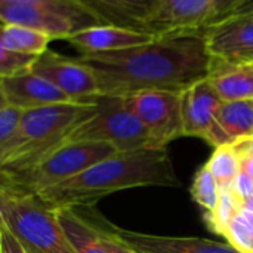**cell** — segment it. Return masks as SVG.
Instances as JSON below:
<instances>
[{
    "instance_id": "obj_15",
    "label": "cell",
    "mask_w": 253,
    "mask_h": 253,
    "mask_svg": "<svg viewBox=\"0 0 253 253\" xmlns=\"http://www.w3.org/2000/svg\"><path fill=\"white\" fill-rule=\"evenodd\" d=\"M155 39L154 36L116 26L98 24L73 33L67 42L79 51L81 55L113 52L139 46Z\"/></svg>"
},
{
    "instance_id": "obj_32",
    "label": "cell",
    "mask_w": 253,
    "mask_h": 253,
    "mask_svg": "<svg viewBox=\"0 0 253 253\" xmlns=\"http://www.w3.org/2000/svg\"><path fill=\"white\" fill-rule=\"evenodd\" d=\"M250 5H253V0H237V3H235V6H234V9L231 11L229 15H232V14L238 12L240 9L246 8V6H250ZM229 15H228V17H229Z\"/></svg>"
},
{
    "instance_id": "obj_2",
    "label": "cell",
    "mask_w": 253,
    "mask_h": 253,
    "mask_svg": "<svg viewBox=\"0 0 253 253\" xmlns=\"http://www.w3.org/2000/svg\"><path fill=\"white\" fill-rule=\"evenodd\" d=\"M139 186H180L167 149L116 154L35 195L52 209H76Z\"/></svg>"
},
{
    "instance_id": "obj_21",
    "label": "cell",
    "mask_w": 253,
    "mask_h": 253,
    "mask_svg": "<svg viewBox=\"0 0 253 253\" xmlns=\"http://www.w3.org/2000/svg\"><path fill=\"white\" fill-rule=\"evenodd\" d=\"M207 167L214 176L220 191L231 189L237 174L240 173L238 157L229 145L216 148V151L207 163Z\"/></svg>"
},
{
    "instance_id": "obj_13",
    "label": "cell",
    "mask_w": 253,
    "mask_h": 253,
    "mask_svg": "<svg viewBox=\"0 0 253 253\" xmlns=\"http://www.w3.org/2000/svg\"><path fill=\"white\" fill-rule=\"evenodd\" d=\"M0 81H2V88L8 106L20 109L23 112L52 104L75 103L54 84L33 73L32 70Z\"/></svg>"
},
{
    "instance_id": "obj_3",
    "label": "cell",
    "mask_w": 253,
    "mask_h": 253,
    "mask_svg": "<svg viewBox=\"0 0 253 253\" xmlns=\"http://www.w3.org/2000/svg\"><path fill=\"white\" fill-rule=\"evenodd\" d=\"M94 113V103H61L23 112L14 136L0 148V176L36 164L64 145L67 136Z\"/></svg>"
},
{
    "instance_id": "obj_7",
    "label": "cell",
    "mask_w": 253,
    "mask_h": 253,
    "mask_svg": "<svg viewBox=\"0 0 253 253\" xmlns=\"http://www.w3.org/2000/svg\"><path fill=\"white\" fill-rule=\"evenodd\" d=\"M124 98L146 128L151 149H167L170 142L185 136L180 92L142 91Z\"/></svg>"
},
{
    "instance_id": "obj_38",
    "label": "cell",
    "mask_w": 253,
    "mask_h": 253,
    "mask_svg": "<svg viewBox=\"0 0 253 253\" xmlns=\"http://www.w3.org/2000/svg\"><path fill=\"white\" fill-rule=\"evenodd\" d=\"M252 136H253V133H252Z\"/></svg>"
},
{
    "instance_id": "obj_19",
    "label": "cell",
    "mask_w": 253,
    "mask_h": 253,
    "mask_svg": "<svg viewBox=\"0 0 253 253\" xmlns=\"http://www.w3.org/2000/svg\"><path fill=\"white\" fill-rule=\"evenodd\" d=\"M2 39L9 51L33 57H39L46 52L49 49V43L54 41L48 35L38 30L12 24H3Z\"/></svg>"
},
{
    "instance_id": "obj_6",
    "label": "cell",
    "mask_w": 253,
    "mask_h": 253,
    "mask_svg": "<svg viewBox=\"0 0 253 253\" xmlns=\"http://www.w3.org/2000/svg\"><path fill=\"white\" fill-rule=\"evenodd\" d=\"M116 154H119L116 148L107 143L84 142L61 145L24 171L2 174L0 185L35 195Z\"/></svg>"
},
{
    "instance_id": "obj_37",
    "label": "cell",
    "mask_w": 253,
    "mask_h": 253,
    "mask_svg": "<svg viewBox=\"0 0 253 253\" xmlns=\"http://www.w3.org/2000/svg\"><path fill=\"white\" fill-rule=\"evenodd\" d=\"M252 104H253V100H252Z\"/></svg>"
},
{
    "instance_id": "obj_1",
    "label": "cell",
    "mask_w": 253,
    "mask_h": 253,
    "mask_svg": "<svg viewBox=\"0 0 253 253\" xmlns=\"http://www.w3.org/2000/svg\"><path fill=\"white\" fill-rule=\"evenodd\" d=\"M95 75L100 95L130 97L142 91L182 92L206 79L211 66L203 33L155 38L113 52L81 55Z\"/></svg>"
},
{
    "instance_id": "obj_30",
    "label": "cell",
    "mask_w": 253,
    "mask_h": 253,
    "mask_svg": "<svg viewBox=\"0 0 253 253\" xmlns=\"http://www.w3.org/2000/svg\"><path fill=\"white\" fill-rule=\"evenodd\" d=\"M237 157H253V136L241 137L232 145H229Z\"/></svg>"
},
{
    "instance_id": "obj_10",
    "label": "cell",
    "mask_w": 253,
    "mask_h": 253,
    "mask_svg": "<svg viewBox=\"0 0 253 253\" xmlns=\"http://www.w3.org/2000/svg\"><path fill=\"white\" fill-rule=\"evenodd\" d=\"M213 60L232 64H253V15H229L203 32Z\"/></svg>"
},
{
    "instance_id": "obj_12",
    "label": "cell",
    "mask_w": 253,
    "mask_h": 253,
    "mask_svg": "<svg viewBox=\"0 0 253 253\" xmlns=\"http://www.w3.org/2000/svg\"><path fill=\"white\" fill-rule=\"evenodd\" d=\"M118 237L139 253H241L229 243L206 238L167 237L121 229L113 226Z\"/></svg>"
},
{
    "instance_id": "obj_9",
    "label": "cell",
    "mask_w": 253,
    "mask_h": 253,
    "mask_svg": "<svg viewBox=\"0 0 253 253\" xmlns=\"http://www.w3.org/2000/svg\"><path fill=\"white\" fill-rule=\"evenodd\" d=\"M32 72L54 84L75 103L88 104L100 95L94 72L79 58H67L48 49L36 58Z\"/></svg>"
},
{
    "instance_id": "obj_27",
    "label": "cell",
    "mask_w": 253,
    "mask_h": 253,
    "mask_svg": "<svg viewBox=\"0 0 253 253\" xmlns=\"http://www.w3.org/2000/svg\"><path fill=\"white\" fill-rule=\"evenodd\" d=\"M0 5H46L64 9H85L76 0H0Z\"/></svg>"
},
{
    "instance_id": "obj_20",
    "label": "cell",
    "mask_w": 253,
    "mask_h": 253,
    "mask_svg": "<svg viewBox=\"0 0 253 253\" xmlns=\"http://www.w3.org/2000/svg\"><path fill=\"white\" fill-rule=\"evenodd\" d=\"M191 195L197 201V204L203 209L204 219L213 214L220 198V188L214 176L211 174L210 169L207 167V164L197 171L191 188Z\"/></svg>"
},
{
    "instance_id": "obj_11",
    "label": "cell",
    "mask_w": 253,
    "mask_h": 253,
    "mask_svg": "<svg viewBox=\"0 0 253 253\" xmlns=\"http://www.w3.org/2000/svg\"><path fill=\"white\" fill-rule=\"evenodd\" d=\"M222 98L206 79L180 92V110L185 136L206 139L216 121Z\"/></svg>"
},
{
    "instance_id": "obj_28",
    "label": "cell",
    "mask_w": 253,
    "mask_h": 253,
    "mask_svg": "<svg viewBox=\"0 0 253 253\" xmlns=\"http://www.w3.org/2000/svg\"><path fill=\"white\" fill-rule=\"evenodd\" d=\"M231 191L232 194L235 195V198L241 203V209H243V204L253 197V180L240 170V173L237 174L232 186H231Z\"/></svg>"
},
{
    "instance_id": "obj_14",
    "label": "cell",
    "mask_w": 253,
    "mask_h": 253,
    "mask_svg": "<svg viewBox=\"0 0 253 253\" xmlns=\"http://www.w3.org/2000/svg\"><path fill=\"white\" fill-rule=\"evenodd\" d=\"M76 2H79L100 24L148 33L157 0H76Z\"/></svg>"
},
{
    "instance_id": "obj_31",
    "label": "cell",
    "mask_w": 253,
    "mask_h": 253,
    "mask_svg": "<svg viewBox=\"0 0 253 253\" xmlns=\"http://www.w3.org/2000/svg\"><path fill=\"white\" fill-rule=\"evenodd\" d=\"M240 170L253 180V157H238Z\"/></svg>"
},
{
    "instance_id": "obj_33",
    "label": "cell",
    "mask_w": 253,
    "mask_h": 253,
    "mask_svg": "<svg viewBox=\"0 0 253 253\" xmlns=\"http://www.w3.org/2000/svg\"><path fill=\"white\" fill-rule=\"evenodd\" d=\"M6 106H8V101H6V97H5V92L2 88V81H0V110H3Z\"/></svg>"
},
{
    "instance_id": "obj_17",
    "label": "cell",
    "mask_w": 253,
    "mask_h": 253,
    "mask_svg": "<svg viewBox=\"0 0 253 253\" xmlns=\"http://www.w3.org/2000/svg\"><path fill=\"white\" fill-rule=\"evenodd\" d=\"M207 81L222 101L253 100V64H232L211 58Z\"/></svg>"
},
{
    "instance_id": "obj_29",
    "label": "cell",
    "mask_w": 253,
    "mask_h": 253,
    "mask_svg": "<svg viewBox=\"0 0 253 253\" xmlns=\"http://www.w3.org/2000/svg\"><path fill=\"white\" fill-rule=\"evenodd\" d=\"M0 253H27L6 225L0 226Z\"/></svg>"
},
{
    "instance_id": "obj_25",
    "label": "cell",
    "mask_w": 253,
    "mask_h": 253,
    "mask_svg": "<svg viewBox=\"0 0 253 253\" xmlns=\"http://www.w3.org/2000/svg\"><path fill=\"white\" fill-rule=\"evenodd\" d=\"M21 116L23 110L11 106H6L3 110H0V148L14 136Z\"/></svg>"
},
{
    "instance_id": "obj_34",
    "label": "cell",
    "mask_w": 253,
    "mask_h": 253,
    "mask_svg": "<svg viewBox=\"0 0 253 253\" xmlns=\"http://www.w3.org/2000/svg\"><path fill=\"white\" fill-rule=\"evenodd\" d=\"M243 14H249V15H253V5H250V6H246V8L240 9L238 12H235V14H232V15H243Z\"/></svg>"
},
{
    "instance_id": "obj_36",
    "label": "cell",
    "mask_w": 253,
    "mask_h": 253,
    "mask_svg": "<svg viewBox=\"0 0 253 253\" xmlns=\"http://www.w3.org/2000/svg\"><path fill=\"white\" fill-rule=\"evenodd\" d=\"M5 222H3V213H2V209H0V226H3Z\"/></svg>"
},
{
    "instance_id": "obj_24",
    "label": "cell",
    "mask_w": 253,
    "mask_h": 253,
    "mask_svg": "<svg viewBox=\"0 0 253 253\" xmlns=\"http://www.w3.org/2000/svg\"><path fill=\"white\" fill-rule=\"evenodd\" d=\"M225 237L228 238V243L231 246H234L237 250H240L241 253H252V250H253V232H252L249 223L241 216V211L232 220Z\"/></svg>"
},
{
    "instance_id": "obj_5",
    "label": "cell",
    "mask_w": 253,
    "mask_h": 253,
    "mask_svg": "<svg viewBox=\"0 0 253 253\" xmlns=\"http://www.w3.org/2000/svg\"><path fill=\"white\" fill-rule=\"evenodd\" d=\"M95 113L67 136V143H107L119 154L151 149V139L137 115L124 97L97 95L92 98Z\"/></svg>"
},
{
    "instance_id": "obj_8",
    "label": "cell",
    "mask_w": 253,
    "mask_h": 253,
    "mask_svg": "<svg viewBox=\"0 0 253 253\" xmlns=\"http://www.w3.org/2000/svg\"><path fill=\"white\" fill-rule=\"evenodd\" d=\"M216 20V0H157L148 33L154 38L203 33Z\"/></svg>"
},
{
    "instance_id": "obj_23",
    "label": "cell",
    "mask_w": 253,
    "mask_h": 253,
    "mask_svg": "<svg viewBox=\"0 0 253 253\" xmlns=\"http://www.w3.org/2000/svg\"><path fill=\"white\" fill-rule=\"evenodd\" d=\"M2 30H3V24L0 23V79L30 72L38 57L17 54V52L9 51L3 43Z\"/></svg>"
},
{
    "instance_id": "obj_16",
    "label": "cell",
    "mask_w": 253,
    "mask_h": 253,
    "mask_svg": "<svg viewBox=\"0 0 253 253\" xmlns=\"http://www.w3.org/2000/svg\"><path fill=\"white\" fill-rule=\"evenodd\" d=\"M253 133V104L246 101H223L216 121L204 139L214 148L232 145Z\"/></svg>"
},
{
    "instance_id": "obj_26",
    "label": "cell",
    "mask_w": 253,
    "mask_h": 253,
    "mask_svg": "<svg viewBox=\"0 0 253 253\" xmlns=\"http://www.w3.org/2000/svg\"><path fill=\"white\" fill-rule=\"evenodd\" d=\"M92 222V220H91ZM94 226L97 228L98 234H100V238L104 244V247L110 252V253H139L136 252L131 246H128L125 241H122L118 234L115 232L113 229V225H100V223H95L92 222Z\"/></svg>"
},
{
    "instance_id": "obj_35",
    "label": "cell",
    "mask_w": 253,
    "mask_h": 253,
    "mask_svg": "<svg viewBox=\"0 0 253 253\" xmlns=\"http://www.w3.org/2000/svg\"><path fill=\"white\" fill-rule=\"evenodd\" d=\"M243 209H244V210H249V211H252V213H253V197H252V198H249V200L243 204Z\"/></svg>"
},
{
    "instance_id": "obj_18",
    "label": "cell",
    "mask_w": 253,
    "mask_h": 253,
    "mask_svg": "<svg viewBox=\"0 0 253 253\" xmlns=\"http://www.w3.org/2000/svg\"><path fill=\"white\" fill-rule=\"evenodd\" d=\"M60 225L76 253H110L94 226L75 209H55Z\"/></svg>"
},
{
    "instance_id": "obj_4",
    "label": "cell",
    "mask_w": 253,
    "mask_h": 253,
    "mask_svg": "<svg viewBox=\"0 0 253 253\" xmlns=\"http://www.w3.org/2000/svg\"><path fill=\"white\" fill-rule=\"evenodd\" d=\"M0 209L6 228L27 253H76L60 225L57 210L36 195L0 185Z\"/></svg>"
},
{
    "instance_id": "obj_22",
    "label": "cell",
    "mask_w": 253,
    "mask_h": 253,
    "mask_svg": "<svg viewBox=\"0 0 253 253\" xmlns=\"http://www.w3.org/2000/svg\"><path fill=\"white\" fill-rule=\"evenodd\" d=\"M241 211V203L235 198L231 189L220 191V198L217 207L214 209L213 214L206 219L210 229L219 235H226L228 228L231 226L232 220Z\"/></svg>"
}]
</instances>
